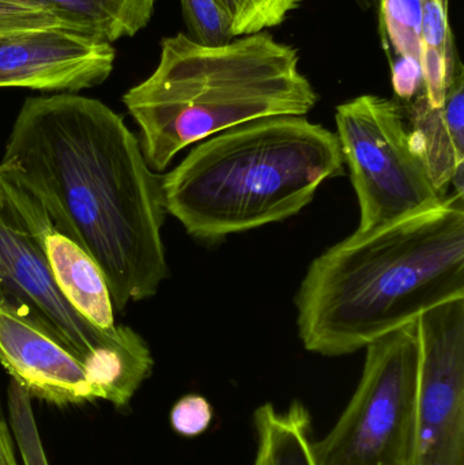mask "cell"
Returning a JSON list of instances; mask_svg holds the SVG:
<instances>
[{"label":"cell","instance_id":"cell-1","mask_svg":"<svg viewBox=\"0 0 464 465\" xmlns=\"http://www.w3.org/2000/svg\"><path fill=\"white\" fill-rule=\"evenodd\" d=\"M0 171L94 260L114 311L157 294L169 273L163 183L114 109L75 93L27 98Z\"/></svg>","mask_w":464,"mask_h":465},{"label":"cell","instance_id":"cell-2","mask_svg":"<svg viewBox=\"0 0 464 465\" xmlns=\"http://www.w3.org/2000/svg\"><path fill=\"white\" fill-rule=\"evenodd\" d=\"M464 297V196L365 234L311 262L296 295L305 350L342 357Z\"/></svg>","mask_w":464,"mask_h":465},{"label":"cell","instance_id":"cell-3","mask_svg":"<svg viewBox=\"0 0 464 465\" xmlns=\"http://www.w3.org/2000/svg\"><path fill=\"white\" fill-rule=\"evenodd\" d=\"M300 62L296 46L269 32L222 44L163 38L152 75L123 97L147 165L163 171L185 147L245 123L310 114L319 95Z\"/></svg>","mask_w":464,"mask_h":465},{"label":"cell","instance_id":"cell-4","mask_svg":"<svg viewBox=\"0 0 464 465\" xmlns=\"http://www.w3.org/2000/svg\"><path fill=\"white\" fill-rule=\"evenodd\" d=\"M343 165L337 134L305 116L266 117L199 142L161 179L163 202L188 234L217 242L299 214Z\"/></svg>","mask_w":464,"mask_h":465},{"label":"cell","instance_id":"cell-5","mask_svg":"<svg viewBox=\"0 0 464 465\" xmlns=\"http://www.w3.org/2000/svg\"><path fill=\"white\" fill-rule=\"evenodd\" d=\"M0 302L29 317L84 362L95 398L125 403L152 376L146 341L133 328L112 332L84 320L56 286L37 238L0 187Z\"/></svg>","mask_w":464,"mask_h":465},{"label":"cell","instance_id":"cell-6","mask_svg":"<svg viewBox=\"0 0 464 465\" xmlns=\"http://www.w3.org/2000/svg\"><path fill=\"white\" fill-rule=\"evenodd\" d=\"M361 379L331 430L313 441L316 465H413L417 322L365 347Z\"/></svg>","mask_w":464,"mask_h":465},{"label":"cell","instance_id":"cell-7","mask_svg":"<svg viewBox=\"0 0 464 465\" xmlns=\"http://www.w3.org/2000/svg\"><path fill=\"white\" fill-rule=\"evenodd\" d=\"M343 161L360 204L365 234L432 212L447 195L433 185L411 143L403 106L389 98L364 94L335 112Z\"/></svg>","mask_w":464,"mask_h":465},{"label":"cell","instance_id":"cell-8","mask_svg":"<svg viewBox=\"0 0 464 465\" xmlns=\"http://www.w3.org/2000/svg\"><path fill=\"white\" fill-rule=\"evenodd\" d=\"M417 339L413 465H464V297L421 314Z\"/></svg>","mask_w":464,"mask_h":465},{"label":"cell","instance_id":"cell-9","mask_svg":"<svg viewBox=\"0 0 464 465\" xmlns=\"http://www.w3.org/2000/svg\"><path fill=\"white\" fill-rule=\"evenodd\" d=\"M112 44L60 27L0 35V89L76 93L104 84L114 71Z\"/></svg>","mask_w":464,"mask_h":465},{"label":"cell","instance_id":"cell-10","mask_svg":"<svg viewBox=\"0 0 464 465\" xmlns=\"http://www.w3.org/2000/svg\"><path fill=\"white\" fill-rule=\"evenodd\" d=\"M0 365L32 398L54 406L97 401L84 362L29 317L0 302Z\"/></svg>","mask_w":464,"mask_h":465},{"label":"cell","instance_id":"cell-11","mask_svg":"<svg viewBox=\"0 0 464 465\" xmlns=\"http://www.w3.org/2000/svg\"><path fill=\"white\" fill-rule=\"evenodd\" d=\"M0 187L16 214L37 238L60 292L71 306L98 330L112 332L114 308L105 276L94 260L57 231L43 204L0 171Z\"/></svg>","mask_w":464,"mask_h":465},{"label":"cell","instance_id":"cell-12","mask_svg":"<svg viewBox=\"0 0 464 465\" xmlns=\"http://www.w3.org/2000/svg\"><path fill=\"white\" fill-rule=\"evenodd\" d=\"M409 131L414 150L427 168L433 185L446 195L449 185L463 195L464 172V71L457 75L441 108L428 104L420 93L409 108Z\"/></svg>","mask_w":464,"mask_h":465},{"label":"cell","instance_id":"cell-13","mask_svg":"<svg viewBox=\"0 0 464 465\" xmlns=\"http://www.w3.org/2000/svg\"><path fill=\"white\" fill-rule=\"evenodd\" d=\"M256 456L253 465H316L312 418L301 401L278 410L264 403L253 414Z\"/></svg>","mask_w":464,"mask_h":465},{"label":"cell","instance_id":"cell-14","mask_svg":"<svg viewBox=\"0 0 464 465\" xmlns=\"http://www.w3.org/2000/svg\"><path fill=\"white\" fill-rule=\"evenodd\" d=\"M78 32L105 43L138 35L152 21L158 0H38Z\"/></svg>","mask_w":464,"mask_h":465},{"label":"cell","instance_id":"cell-15","mask_svg":"<svg viewBox=\"0 0 464 465\" xmlns=\"http://www.w3.org/2000/svg\"><path fill=\"white\" fill-rule=\"evenodd\" d=\"M421 8L422 93L432 108H441L460 62L449 19V0H420Z\"/></svg>","mask_w":464,"mask_h":465},{"label":"cell","instance_id":"cell-16","mask_svg":"<svg viewBox=\"0 0 464 465\" xmlns=\"http://www.w3.org/2000/svg\"><path fill=\"white\" fill-rule=\"evenodd\" d=\"M233 37L269 32L280 26L302 0H215Z\"/></svg>","mask_w":464,"mask_h":465},{"label":"cell","instance_id":"cell-17","mask_svg":"<svg viewBox=\"0 0 464 465\" xmlns=\"http://www.w3.org/2000/svg\"><path fill=\"white\" fill-rule=\"evenodd\" d=\"M10 429L25 465H49L38 436L32 409V396L15 381L7 392Z\"/></svg>","mask_w":464,"mask_h":465},{"label":"cell","instance_id":"cell-18","mask_svg":"<svg viewBox=\"0 0 464 465\" xmlns=\"http://www.w3.org/2000/svg\"><path fill=\"white\" fill-rule=\"evenodd\" d=\"M390 40L400 56L420 60L421 8L420 0H381Z\"/></svg>","mask_w":464,"mask_h":465},{"label":"cell","instance_id":"cell-19","mask_svg":"<svg viewBox=\"0 0 464 465\" xmlns=\"http://www.w3.org/2000/svg\"><path fill=\"white\" fill-rule=\"evenodd\" d=\"M49 27L75 30L38 0H0V35Z\"/></svg>","mask_w":464,"mask_h":465},{"label":"cell","instance_id":"cell-20","mask_svg":"<svg viewBox=\"0 0 464 465\" xmlns=\"http://www.w3.org/2000/svg\"><path fill=\"white\" fill-rule=\"evenodd\" d=\"M187 35L202 44L228 43L233 35L215 0H180Z\"/></svg>","mask_w":464,"mask_h":465},{"label":"cell","instance_id":"cell-21","mask_svg":"<svg viewBox=\"0 0 464 465\" xmlns=\"http://www.w3.org/2000/svg\"><path fill=\"white\" fill-rule=\"evenodd\" d=\"M214 410L204 396L190 393L172 407L169 420L174 433L187 439L201 436L210 428Z\"/></svg>","mask_w":464,"mask_h":465},{"label":"cell","instance_id":"cell-22","mask_svg":"<svg viewBox=\"0 0 464 465\" xmlns=\"http://www.w3.org/2000/svg\"><path fill=\"white\" fill-rule=\"evenodd\" d=\"M392 86L395 94L406 103L413 101L422 92V70L420 60L400 56L392 64Z\"/></svg>","mask_w":464,"mask_h":465},{"label":"cell","instance_id":"cell-23","mask_svg":"<svg viewBox=\"0 0 464 465\" xmlns=\"http://www.w3.org/2000/svg\"><path fill=\"white\" fill-rule=\"evenodd\" d=\"M0 465H19L10 423L5 420L0 401Z\"/></svg>","mask_w":464,"mask_h":465}]
</instances>
